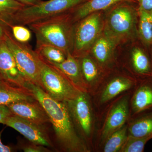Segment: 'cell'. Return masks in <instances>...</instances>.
<instances>
[{
  "label": "cell",
  "instance_id": "cell-6",
  "mask_svg": "<svg viewBox=\"0 0 152 152\" xmlns=\"http://www.w3.org/2000/svg\"><path fill=\"white\" fill-rule=\"evenodd\" d=\"M39 56V87L48 94L57 100L66 102L75 98L82 92L74 86L61 72L40 56Z\"/></svg>",
  "mask_w": 152,
  "mask_h": 152
},
{
  "label": "cell",
  "instance_id": "cell-5",
  "mask_svg": "<svg viewBox=\"0 0 152 152\" xmlns=\"http://www.w3.org/2000/svg\"><path fill=\"white\" fill-rule=\"evenodd\" d=\"M9 29H6L4 39L13 56L19 72L27 82L39 86V56L28 43L17 41Z\"/></svg>",
  "mask_w": 152,
  "mask_h": 152
},
{
  "label": "cell",
  "instance_id": "cell-17",
  "mask_svg": "<svg viewBox=\"0 0 152 152\" xmlns=\"http://www.w3.org/2000/svg\"><path fill=\"white\" fill-rule=\"evenodd\" d=\"M132 108L135 114L152 109V81L145 82L138 88L133 97Z\"/></svg>",
  "mask_w": 152,
  "mask_h": 152
},
{
  "label": "cell",
  "instance_id": "cell-32",
  "mask_svg": "<svg viewBox=\"0 0 152 152\" xmlns=\"http://www.w3.org/2000/svg\"><path fill=\"white\" fill-rule=\"evenodd\" d=\"M15 1L22 3L26 7H29V6L37 4L40 2L42 1V0H15Z\"/></svg>",
  "mask_w": 152,
  "mask_h": 152
},
{
  "label": "cell",
  "instance_id": "cell-30",
  "mask_svg": "<svg viewBox=\"0 0 152 152\" xmlns=\"http://www.w3.org/2000/svg\"><path fill=\"white\" fill-rule=\"evenodd\" d=\"M12 115V114L7 106L0 105V124H4L6 119Z\"/></svg>",
  "mask_w": 152,
  "mask_h": 152
},
{
  "label": "cell",
  "instance_id": "cell-2",
  "mask_svg": "<svg viewBox=\"0 0 152 152\" xmlns=\"http://www.w3.org/2000/svg\"><path fill=\"white\" fill-rule=\"evenodd\" d=\"M71 11L28 25L37 42L57 47L66 55L72 53L75 23Z\"/></svg>",
  "mask_w": 152,
  "mask_h": 152
},
{
  "label": "cell",
  "instance_id": "cell-21",
  "mask_svg": "<svg viewBox=\"0 0 152 152\" xmlns=\"http://www.w3.org/2000/svg\"><path fill=\"white\" fill-rule=\"evenodd\" d=\"M130 136L134 137L152 136V112L137 119L129 129Z\"/></svg>",
  "mask_w": 152,
  "mask_h": 152
},
{
  "label": "cell",
  "instance_id": "cell-12",
  "mask_svg": "<svg viewBox=\"0 0 152 152\" xmlns=\"http://www.w3.org/2000/svg\"><path fill=\"white\" fill-rule=\"evenodd\" d=\"M35 99L26 88L15 86L3 80L0 81V105L8 106L19 101Z\"/></svg>",
  "mask_w": 152,
  "mask_h": 152
},
{
  "label": "cell",
  "instance_id": "cell-10",
  "mask_svg": "<svg viewBox=\"0 0 152 152\" xmlns=\"http://www.w3.org/2000/svg\"><path fill=\"white\" fill-rule=\"evenodd\" d=\"M0 75L3 80L10 83L26 88L27 82L19 72L13 56L4 39L0 41Z\"/></svg>",
  "mask_w": 152,
  "mask_h": 152
},
{
  "label": "cell",
  "instance_id": "cell-14",
  "mask_svg": "<svg viewBox=\"0 0 152 152\" xmlns=\"http://www.w3.org/2000/svg\"><path fill=\"white\" fill-rule=\"evenodd\" d=\"M124 1L136 3L134 0H88L71 11L73 21L75 23L91 14L105 10Z\"/></svg>",
  "mask_w": 152,
  "mask_h": 152
},
{
  "label": "cell",
  "instance_id": "cell-24",
  "mask_svg": "<svg viewBox=\"0 0 152 152\" xmlns=\"http://www.w3.org/2000/svg\"><path fill=\"white\" fill-rule=\"evenodd\" d=\"M126 133V126H122L112 134L108 137V139L104 148V151H118L122 148L127 139Z\"/></svg>",
  "mask_w": 152,
  "mask_h": 152
},
{
  "label": "cell",
  "instance_id": "cell-3",
  "mask_svg": "<svg viewBox=\"0 0 152 152\" xmlns=\"http://www.w3.org/2000/svg\"><path fill=\"white\" fill-rule=\"evenodd\" d=\"M133 3H135L121 2L113 6L104 23V35L115 45L123 41L138 39V10L137 7L132 5Z\"/></svg>",
  "mask_w": 152,
  "mask_h": 152
},
{
  "label": "cell",
  "instance_id": "cell-18",
  "mask_svg": "<svg viewBox=\"0 0 152 152\" xmlns=\"http://www.w3.org/2000/svg\"><path fill=\"white\" fill-rule=\"evenodd\" d=\"M26 7L15 0H0V23L10 29L15 16Z\"/></svg>",
  "mask_w": 152,
  "mask_h": 152
},
{
  "label": "cell",
  "instance_id": "cell-34",
  "mask_svg": "<svg viewBox=\"0 0 152 152\" xmlns=\"http://www.w3.org/2000/svg\"><path fill=\"white\" fill-rule=\"evenodd\" d=\"M149 51L150 57H151V61L152 65V45L150 46L148 48Z\"/></svg>",
  "mask_w": 152,
  "mask_h": 152
},
{
  "label": "cell",
  "instance_id": "cell-8",
  "mask_svg": "<svg viewBox=\"0 0 152 152\" xmlns=\"http://www.w3.org/2000/svg\"><path fill=\"white\" fill-rule=\"evenodd\" d=\"M4 124L18 131L31 142L48 148L53 146L45 125L32 122L13 114L6 119Z\"/></svg>",
  "mask_w": 152,
  "mask_h": 152
},
{
  "label": "cell",
  "instance_id": "cell-4",
  "mask_svg": "<svg viewBox=\"0 0 152 152\" xmlns=\"http://www.w3.org/2000/svg\"><path fill=\"white\" fill-rule=\"evenodd\" d=\"M87 1L88 0L42 1L34 5L25 7L19 11L14 18L13 25L28 26L70 12Z\"/></svg>",
  "mask_w": 152,
  "mask_h": 152
},
{
  "label": "cell",
  "instance_id": "cell-22",
  "mask_svg": "<svg viewBox=\"0 0 152 152\" xmlns=\"http://www.w3.org/2000/svg\"><path fill=\"white\" fill-rule=\"evenodd\" d=\"M132 85V82L128 79L123 78L114 79L109 83L103 93L101 102L104 103L110 100L121 93L130 88Z\"/></svg>",
  "mask_w": 152,
  "mask_h": 152
},
{
  "label": "cell",
  "instance_id": "cell-31",
  "mask_svg": "<svg viewBox=\"0 0 152 152\" xmlns=\"http://www.w3.org/2000/svg\"><path fill=\"white\" fill-rule=\"evenodd\" d=\"M3 130H2L0 132V152H11L13 151V149L12 147L10 146L5 145H4L1 142V136Z\"/></svg>",
  "mask_w": 152,
  "mask_h": 152
},
{
  "label": "cell",
  "instance_id": "cell-29",
  "mask_svg": "<svg viewBox=\"0 0 152 152\" xmlns=\"http://www.w3.org/2000/svg\"><path fill=\"white\" fill-rule=\"evenodd\" d=\"M138 10L152 14V0H134Z\"/></svg>",
  "mask_w": 152,
  "mask_h": 152
},
{
  "label": "cell",
  "instance_id": "cell-33",
  "mask_svg": "<svg viewBox=\"0 0 152 152\" xmlns=\"http://www.w3.org/2000/svg\"><path fill=\"white\" fill-rule=\"evenodd\" d=\"M7 28H6L1 24L0 23V41L4 39L6 29Z\"/></svg>",
  "mask_w": 152,
  "mask_h": 152
},
{
  "label": "cell",
  "instance_id": "cell-27",
  "mask_svg": "<svg viewBox=\"0 0 152 152\" xmlns=\"http://www.w3.org/2000/svg\"><path fill=\"white\" fill-rule=\"evenodd\" d=\"M13 37L18 42L26 43L31 38L30 30L22 25H13L10 28Z\"/></svg>",
  "mask_w": 152,
  "mask_h": 152
},
{
  "label": "cell",
  "instance_id": "cell-23",
  "mask_svg": "<svg viewBox=\"0 0 152 152\" xmlns=\"http://www.w3.org/2000/svg\"><path fill=\"white\" fill-rule=\"evenodd\" d=\"M36 51L48 61L61 63L66 59V55L61 49L51 45L37 42Z\"/></svg>",
  "mask_w": 152,
  "mask_h": 152
},
{
  "label": "cell",
  "instance_id": "cell-19",
  "mask_svg": "<svg viewBox=\"0 0 152 152\" xmlns=\"http://www.w3.org/2000/svg\"><path fill=\"white\" fill-rule=\"evenodd\" d=\"M138 39L149 48L152 45V14L140 10H138Z\"/></svg>",
  "mask_w": 152,
  "mask_h": 152
},
{
  "label": "cell",
  "instance_id": "cell-11",
  "mask_svg": "<svg viewBox=\"0 0 152 152\" xmlns=\"http://www.w3.org/2000/svg\"><path fill=\"white\" fill-rule=\"evenodd\" d=\"M12 114L32 122L45 125L50 123L45 109L37 100L21 101L7 106Z\"/></svg>",
  "mask_w": 152,
  "mask_h": 152
},
{
  "label": "cell",
  "instance_id": "cell-16",
  "mask_svg": "<svg viewBox=\"0 0 152 152\" xmlns=\"http://www.w3.org/2000/svg\"><path fill=\"white\" fill-rule=\"evenodd\" d=\"M132 49L131 59L134 70L140 75L152 77V65L148 48L142 43Z\"/></svg>",
  "mask_w": 152,
  "mask_h": 152
},
{
  "label": "cell",
  "instance_id": "cell-9",
  "mask_svg": "<svg viewBox=\"0 0 152 152\" xmlns=\"http://www.w3.org/2000/svg\"><path fill=\"white\" fill-rule=\"evenodd\" d=\"M64 102L71 116L73 118L84 134L89 135L91 130L92 117L86 95L82 91L75 98Z\"/></svg>",
  "mask_w": 152,
  "mask_h": 152
},
{
  "label": "cell",
  "instance_id": "cell-13",
  "mask_svg": "<svg viewBox=\"0 0 152 152\" xmlns=\"http://www.w3.org/2000/svg\"><path fill=\"white\" fill-rule=\"evenodd\" d=\"M47 61L61 72L77 88L78 87L80 90L79 88H83L84 81L82 76L80 62L71 52L68 53L66 59L62 63H56Z\"/></svg>",
  "mask_w": 152,
  "mask_h": 152
},
{
  "label": "cell",
  "instance_id": "cell-1",
  "mask_svg": "<svg viewBox=\"0 0 152 152\" xmlns=\"http://www.w3.org/2000/svg\"><path fill=\"white\" fill-rule=\"evenodd\" d=\"M26 88L45 109L57 141L63 148L73 151H85L86 147L75 131L66 103L55 99L40 87L30 82L26 83Z\"/></svg>",
  "mask_w": 152,
  "mask_h": 152
},
{
  "label": "cell",
  "instance_id": "cell-15",
  "mask_svg": "<svg viewBox=\"0 0 152 152\" xmlns=\"http://www.w3.org/2000/svg\"><path fill=\"white\" fill-rule=\"evenodd\" d=\"M128 101L121 100L112 109L103 131L102 137L107 138L112 134L121 128L128 118Z\"/></svg>",
  "mask_w": 152,
  "mask_h": 152
},
{
  "label": "cell",
  "instance_id": "cell-28",
  "mask_svg": "<svg viewBox=\"0 0 152 152\" xmlns=\"http://www.w3.org/2000/svg\"><path fill=\"white\" fill-rule=\"evenodd\" d=\"M22 146L21 149L25 152H49L50 150L48 147L37 145L33 143Z\"/></svg>",
  "mask_w": 152,
  "mask_h": 152
},
{
  "label": "cell",
  "instance_id": "cell-35",
  "mask_svg": "<svg viewBox=\"0 0 152 152\" xmlns=\"http://www.w3.org/2000/svg\"><path fill=\"white\" fill-rule=\"evenodd\" d=\"M3 79L1 77V75H0V81L1 80H2Z\"/></svg>",
  "mask_w": 152,
  "mask_h": 152
},
{
  "label": "cell",
  "instance_id": "cell-20",
  "mask_svg": "<svg viewBox=\"0 0 152 152\" xmlns=\"http://www.w3.org/2000/svg\"><path fill=\"white\" fill-rule=\"evenodd\" d=\"M115 44L106 36L101 35L92 47V51L95 58L100 62L104 63L111 56Z\"/></svg>",
  "mask_w": 152,
  "mask_h": 152
},
{
  "label": "cell",
  "instance_id": "cell-7",
  "mask_svg": "<svg viewBox=\"0 0 152 152\" xmlns=\"http://www.w3.org/2000/svg\"><path fill=\"white\" fill-rule=\"evenodd\" d=\"M72 54L75 58L85 56L103 31L104 22L101 12H95L75 23Z\"/></svg>",
  "mask_w": 152,
  "mask_h": 152
},
{
  "label": "cell",
  "instance_id": "cell-26",
  "mask_svg": "<svg viewBox=\"0 0 152 152\" xmlns=\"http://www.w3.org/2000/svg\"><path fill=\"white\" fill-rule=\"evenodd\" d=\"M152 138V136L145 137H134L130 136L123 146L122 152H142L147 142Z\"/></svg>",
  "mask_w": 152,
  "mask_h": 152
},
{
  "label": "cell",
  "instance_id": "cell-25",
  "mask_svg": "<svg viewBox=\"0 0 152 152\" xmlns=\"http://www.w3.org/2000/svg\"><path fill=\"white\" fill-rule=\"evenodd\" d=\"M80 62L81 70L84 81L91 83L96 78L98 75L97 69L94 61L90 58L84 56L81 58Z\"/></svg>",
  "mask_w": 152,
  "mask_h": 152
}]
</instances>
